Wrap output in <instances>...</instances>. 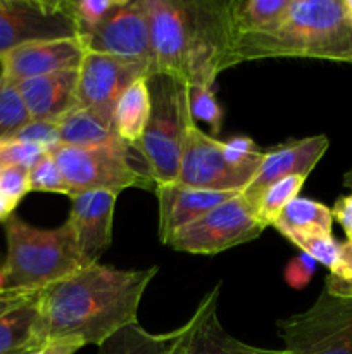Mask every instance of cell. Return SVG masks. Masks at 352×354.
Wrapping results in <instances>:
<instances>
[{
    "instance_id": "cell-17",
    "label": "cell",
    "mask_w": 352,
    "mask_h": 354,
    "mask_svg": "<svg viewBox=\"0 0 352 354\" xmlns=\"http://www.w3.org/2000/svg\"><path fill=\"white\" fill-rule=\"evenodd\" d=\"M219 286L214 287L188 320L183 354H290L286 349H266L245 344L228 334L217 318Z\"/></svg>"
},
{
    "instance_id": "cell-22",
    "label": "cell",
    "mask_w": 352,
    "mask_h": 354,
    "mask_svg": "<svg viewBox=\"0 0 352 354\" xmlns=\"http://www.w3.org/2000/svg\"><path fill=\"white\" fill-rule=\"evenodd\" d=\"M59 144L69 147H100L119 140L114 128L100 123L81 107L69 111L57 121Z\"/></svg>"
},
{
    "instance_id": "cell-13",
    "label": "cell",
    "mask_w": 352,
    "mask_h": 354,
    "mask_svg": "<svg viewBox=\"0 0 352 354\" xmlns=\"http://www.w3.org/2000/svg\"><path fill=\"white\" fill-rule=\"evenodd\" d=\"M88 48L85 37L24 44L0 57V76L21 83L61 71H78Z\"/></svg>"
},
{
    "instance_id": "cell-10",
    "label": "cell",
    "mask_w": 352,
    "mask_h": 354,
    "mask_svg": "<svg viewBox=\"0 0 352 354\" xmlns=\"http://www.w3.org/2000/svg\"><path fill=\"white\" fill-rule=\"evenodd\" d=\"M86 48L154 73L150 30L144 0H121L119 6L85 37Z\"/></svg>"
},
{
    "instance_id": "cell-42",
    "label": "cell",
    "mask_w": 352,
    "mask_h": 354,
    "mask_svg": "<svg viewBox=\"0 0 352 354\" xmlns=\"http://www.w3.org/2000/svg\"><path fill=\"white\" fill-rule=\"evenodd\" d=\"M344 6H345V10H347L349 19H351L352 23V0H344Z\"/></svg>"
},
{
    "instance_id": "cell-39",
    "label": "cell",
    "mask_w": 352,
    "mask_h": 354,
    "mask_svg": "<svg viewBox=\"0 0 352 354\" xmlns=\"http://www.w3.org/2000/svg\"><path fill=\"white\" fill-rule=\"evenodd\" d=\"M14 209H16V206L0 192V223H6V221L14 214Z\"/></svg>"
},
{
    "instance_id": "cell-11",
    "label": "cell",
    "mask_w": 352,
    "mask_h": 354,
    "mask_svg": "<svg viewBox=\"0 0 352 354\" xmlns=\"http://www.w3.org/2000/svg\"><path fill=\"white\" fill-rule=\"evenodd\" d=\"M251 180L252 176L238 171L228 162L223 151V140L200 130L192 118L186 124L176 182L193 189L242 194Z\"/></svg>"
},
{
    "instance_id": "cell-19",
    "label": "cell",
    "mask_w": 352,
    "mask_h": 354,
    "mask_svg": "<svg viewBox=\"0 0 352 354\" xmlns=\"http://www.w3.org/2000/svg\"><path fill=\"white\" fill-rule=\"evenodd\" d=\"M271 227L295 245L304 239L331 235L333 214L331 207L324 206L323 203L297 197L280 213Z\"/></svg>"
},
{
    "instance_id": "cell-7",
    "label": "cell",
    "mask_w": 352,
    "mask_h": 354,
    "mask_svg": "<svg viewBox=\"0 0 352 354\" xmlns=\"http://www.w3.org/2000/svg\"><path fill=\"white\" fill-rule=\"evenodd\" d=\"M290 354H352V297L321 290L306 311L276 322Z\"/></svg>"
},
{
    "instance_id": "cell-2",
    "label": "cell",
    "mask_w": 352,
    "mask_h": 354,
    "mask_svg": "<svg viewBox=\"0 0 352 354\" xmlns=\"http://www.w3.org/2000/svg\"><path fill=\"white\" fill-rule=\"evenodd\" d=\"M275 57L352 64V23L344 0H290L289 9L271 31L237 37L235 66Z\"/></svg>"
},
{
    "instance_id": "cell-20",
    "label": "cell",
    "mask_w": 352,
    "mask_h": 354,
    "mask_svg": "<svg viewBox=\"0 0 352 354\" xmlns=\"http://www.w3.org/2000/svg\"><path fill=\"white\" fill-rule=\"evenodd\" d=\"M152 113V97L148 78H140L131 83L114 111L113 128L121 142L133 147L141 140Z\"/></svg>"
},
{
    "instance_id": "cell-41",
    "label": "cell",
    "mask_w": 352,
    "mask_h": 354,
    "mask_svg": "<svg viewBox=\"0 0 352 354\" xmlns=\"http://www.w3.org/2000/svg\"><path fill=\"white\" fill-rule=\"evenodd\" d=\"M342 183H344V187H347V189L352 190V168L344 173V176H342Z\"/></svg>"
},
{
    "instance_id": "cell-24",
    "label": "cell",
    "mask_w": 352,
    "mask_h": 354,
    "mask_svg": "<svg viewBox=\"0 0 352 354\" xmlns=\"http://www.w3.org/2000/svg\"><path fill=\"white\" fill-rule=\"evenodd\" d=\"M289 6L290 0H233L231 12L237 33L255 35L271 31Z\"/></svg>"
},
{
    "instance_id": "cell-33",
    "label": "cell",
    "mask_w": 352,
    "mask_h": 354,
    "mask_svg": "<svg viewBox=\"0 0 352 354\" xmlns=\"http://www.w3.org/2000/svg\"><path fill=\"white\" fill-rule=\"evenodd\" d=\"M0 192L14 206H19L21 201L30 194V169L19 166L0 168Z\"/></svg>"
},
{
    "instance_id": "cell-9",
    "label": "cell",
    "mask_w": 352,
    "mask_h": 354,
    "mask_svg": "<svg viewBox=\"0 0 352 354\" xmlns=\"http://www.w3.org/2000/svg\"><path fill=\"white\" fill-rule=\"evenodd\" d=\"M81 37L68 0H0V57L31 41Z\"/></svg>"
},
{
    "instance_id": "cell-8",
    "label": "cell",
    "mask_w": 352,
    "mask_h": 354,
    "mask_svg": "<svg viewBox=\"0 0 352 354\" xmlns=\"http://www.w3.org/2000/svg\"><path fill=\"white\" fill-rule=\"evenodd\" d=\"M264 230L251 204L238 194L182 228L171 239L169 248L188 254L213 256L255 241Z\"/></svg>"
},
{
    "instance_id": "cell-5",
    "label": "cell",
    "mask_w": 352,
    "mask_h": 354,
    "mask_svg": "<svg viewBox=\"0 0 352 354\" xmlns=\"http://www.w3.org/2000/svg\"><path fill=\"white\" fill-rule=\"evenodd\" d=\"M231 2L186 0L185 83L214 88L217 76L233 64L237 41Z\"/></svg>"
},
{
    "instance_id": "cell-28",
    "label": "cell",
    "mask_w": 352,
    "mask_h": 354,
    "mask_svg": "<svg viewBox=\"0 0 352 354\" xmlns=\"http://www.w3.org/2000/svg\"><path fill=\"white\" fill-rule=\"evenodd\" d=\"M81 37H88L117 6L121 0H68Z\"/></svg>"
},
{
    "instance_id": "cell-36",
    "label": "cell",
    "mask_w": 352,
    "mask_h": 354,
    "mask_svg": "<svg viewBox=\"0 0 352 354\" xmlns=\"http://www.w3.org/2000/svg\"><path fill=\"white\" fill-rule=\"evenodd\" d=\"M331 214H333V221H337L344 228L349 244H352V194L338 197L331 207Z\"/></svg>"
},
{
    "instance_id": "cell-29",
    "label": "cell",
    "mask_w": 352,
    "mask_h": 354,
    "mask_svg": "<svg viewBox=\"0 0 352 354\" xmlns=\"http://www.w3.org/2000/svg\"><path fill=\"white\" fill-rule=\"evenodd\" d=\"M30 192L61 194V196L68 197L71 196L57 162L54 161V158L48 152L30 169Z\"/></svg>"
},
{
    "instance_id": "cell-14",
    "label": "cell",
    "mask_w": 352,
    "mask_h": 354,
    "mask_svg": "<svg viewBox=\"0 0 352 354\" xmlns=\"http://www.w3.org/2000/svg\"><path fill=\"white\" fill-rule=\"evenodd\" d=\"M328 147H330V140L326 135H311V137L295 138V140L285 142L269 151H264L261 166L251 183L242 192V197L251 206H254L259 196L278 180L286 178V176L307 178L321 161Z\"/></svg>"
},
{
    "instance_id": "cell-32",
    "label": "cell",
    "mask_w": 352,
    "mask_h": 354,
    "mask_svg": "<svg viewBox=\"0 0 352 354\" xmlns=\"http://www.w3.org/2000/svg\"><path fill=\"white\" fill-rule=\"evenodd\" d=\"M47 154L43 147L24 142H3L0 144V168L3 166H19L31 169L43 156Z\"/></svg>"
},
{
    "instance_id": "cell-3",
    "label": "cell",
    "mask_w": 352,
    "mask_h": 354,
    "mask_svg": "<svg viewBox=\"0 0 352 354\" xmlns=\"http://www.w3.org/2000/svg\"><path fill=\"white\" fill-rule=\"evenodd\" d=\"M3 230L6 290H43L88 265L68 221L57 228H38L12 214Z\"/></svg>"
},
{
    "instance_id": "cell-23",
    "label": "cell",
    "mask_w": 352,
    "mask_h": 354,
    "mask_svg": "<svg viewBox=\"0 0 352 354\" xmlns=\"http://www.w3.org/2000/svg\"><path fill=\"white\" fill-rule=\"evenodd\" d=\"M37 297L0 318V354H30L41 346L35 337Z\"/></svg>"
},
{
    "instance_id": "cell-31",
    "label": "cell",
    "mask_w": 352,
    "mask_h": 354,
    "mask_svg": "<svg viewBox=\"0 0 352 354\" xmlns=\"http://www.w3.org/2000/svg\"><path fill=\"white\" fill-rule=\"evenodd\" d=\"M340 245L342 244L335 241L333 235H316V237L297 242L295 248H299L300 252L311 256L314 261L326 266L331 272L338 263V258H340Z\"/></svg>"
},
{
    "instance_id": "cell-18",
    "label": "cell",
    "mask_w": 352,
    "mask_h": 354,
    "mask_svg": "<svg viewBox=\"0 0 352 354\" xmlns=\"http://www.w3.org/2000/svg\"><path fill=\"white\" fill-rule=\"evenodd\" d=\"M78 71H61L17 83L31 121H59L78 107Z\"/></svg>"
},
{
    "instance_id": "cell-12",
    "label": "cell",
    "mask_w": 352,
    "mask_h": 354,
    "mask_svg": "<svg viewBox=\"0 0 352 354\" xmlns=\"http://www.w3.org/2000/svg\"><path fill=\"white\" fill-rule=\"evenodd\" d=\"M148 76V71L141 66L88 52L78 69V107L95 116L106 127L113 128L114 111L124 90L137 80Z\"/></svg>"
},
{
    "instance_id": "cell-30",
    "label": "cell",
    "mask_w": 352,
    "mask_h": 354,
    "mask_svg": "<svg viewBox=\"0 0 352 354\" xmlns=\"http://www.w3.org/2000/svg\"><path fill=\"white\" fill-rule=\"evenodd\" d=\"M324 290L335 297H352V244L340 245V258L324 280Z\"/></svg>"
},
{
    "instance_id": "cell-6",
    "label": "cell",
    "mask_w": 352,
    "mask_h": 354,
    "mask_svg": "<svg viewBox=\"0 0 352 354\" xmlns=\"http://www.w3.org/2000/svg\"><path fill=\"white\" fill-rule=\"evenodd\" d=\"M130 151L124 142L117 140L100 147H69L57 144L48 149L64 176L69 197L95 190H107L119 196L123 190L154 185L145 171H140L130 161Z\"/></svg>"
},
{
    "instance_id": "cell-25",
    "label": "cell",
    "mask_w": 352,
    "mask_h": 354,
    "mask_svg": "<svg viewBox=\"0 0 352 354\" xmlns=\"http://www.w3.org/2000/svg\"><path fill=\"white\" fill-rule=\"evenodd\" d=\"M306 178L304 176H286V178L278 180L273 185H269L264 192L259 196V199L255 201L252 209H254L255 216L261 221V225L264 228L271 227L276 221V218L280 216L283 209L292 203L293 199H297L302 190Z\"/></svg>"
},
{
    "instance_id": "cell-1",
    "label": "cell",
    "mask_w": 352,
    "mask_h": 354,
    "mask_svg": "<svg viewBox=\"0 0 352 354\" xmlns=\"http://www.w3.org/2000/svg\"><path fill=\"white\" fill-rule=\"evenodd\" d=\"M157 273L159 266L119 270L86 265L38 294L35 337L40 344L75 337L85 346H100L121 328L138 324L140 301Z\"/></svg>"
},
{
    "instance_id": "cell-4",
    "label": "cell",
    "mask_w": 352,
    "mask_h": 354,
    "mask_svg": "<svg viewBox=\"0 0 352 354\" xmlns=\"http://www.w3.org/2000/svg\"><path fill=\"white\" fill-rule=\"evenodd\" d=\"M152 113L145 133L133 151L141 156L145 173L157 183L175 182L182 162L186 124L192 120L186 85L166 75L148 76Z\"/></svg>"
},
{
    "instance_id": "cell-38",
    "label": "cell",
    "mask_w": 352,
    "mask_h": 354,
    "mask_svg": "<svg viewBox=\"0 0 352 354\" xmlns=\"http://www.w3.org/2000/svg\"><path fill=\"white\" fill-rule=\"evenodd\" d=\"M81 348H85L83 341L75 337H66V339H55V341L43 342L40 348H37L30 354H75Z\"/></svg>"
},
{
    "instance_id": "cell-40",
    "label": "cell",
    "mask_w": 352,
    "mask_h": 354,
    "mask_svg": "<svg viewBox=\"0 0 352 354\" xmlns=\"http://www.w3.org/2000/svg\"><path fill=\"white\" fill-rule=\"evenodd\" d=\"M186 332H188V322H186V324L182 327V334H179L178 341H176V344H175V348H173L171 354H183V351H185Z\"/></svg>"
},
{
    "instance_id": "cell-37",
    "label": "cell",
    "mask_w": 352,
    "mask_h": 354,
    "mask_svg": "<svg viewBox=\"0 0 352 354\" xmlns=\"http://www.w3.org/2000/svg\"><path fill=\"white\" fill-rule=\"evenodd\" d=\"M41 290H3L0 292V318L19 308L21 304L35 299Z\"/></svg>"
},
{
    "instance_id": "cell-27",
    "label": "cell",
    "mask_w": 352,
    "mask_h": 354,
    "mask_svg": "<svg viewBox=\"0 0 352 354\" xmlns=\"http://www.w3.org/2000/svg\"><path fill=\"white\" fill-rule=\"evenodd\" d=\"M188 97V109L193 121H206L214 135L219 133L223 124V109L214 95V88L206 86H186Z\"/></svg>"
},
{
    "instance_id": "cell-26",
    "label": "cell",
    "mask_w": 352,
    "mask_h": 354,
    "mask_svg": "<svg viewBox=\"0 0 352 354\" xmlns=\"http://www.w3.org/2000/svg\"><path fill=\"white\" fill-rule=\"evenodd\" d=\"M30 121L17 83L0 76V144L12 140Z\"/></svg>"
},
{
    "instance_id": "cell-35",
    "label": "cell",
    "mask_w": 352,
    "mask_h": 354,
    "mask_svg": "<svg viewBox=\"0 0 352 354\" xmlns=\"http://www.w3.org/2000/svg\"><path fill=\"white\" fill-rule=\"evenodd\" d=\"M316 265L317 263L311 256L304 254V252L290 259L285 266V272H283V279H285L286 286L295 290L304 289L313 279L314 272H316Z\"/></svg>"
},
{
    "instance_id": "cell-15",
    "label": "cell",
    "mask_w": 352,
    "mask_h": 354,
    "mask_svg": "<svg viewBox=\"0 0 352 354\" xmlns=\"http://www.w3.org/2000/svg\"><path fill=\"white\" fill-rule=\"evenodd\" d=\"M117 194L95 190L71 197L68 223L75 232L79 252L88 265L99 263L113 242L114 206Z\"/></svg>"
},
{
    "instance_id": "cell-21",
    "label": "cell",
    "mask_w": 352,
    "mask_h": 354,
    "mask_svg": "<svg viewBox=\"0 0 352 354\" xmlns=\"http://www.w3.org/2000/svg\"><path fill=\"white\" fill-rule=\"evenodd\" d=\"M179 334L182 327L168 334H152L140 324H131L104 341L99 354H171Z\"/></svg>"
},
{
    "instance_id": "cell-43",
    "label": "cell",
    "mask_w": 352,
    "mask_h": 354,
    "mask_svg": "<svg viewBox=\"0 0 352 354\" xmlns=\"http://www.w3.org/2000/svg\"><path fill=\"white\" fill-rule=\"evenodd\" d=\"M3 261H6V256L0 254V268H2V266H3Z\"/></svg>"
},
{
    "instance_id": "cell-34",
    "label": "cell",
    "mask_w": 352,
    "mask_h": 354,
    "mask_svg": "<svg viewBox=\"0 0 352 354\" xmlns=\"http://www.w3.org/2000/svg\"><path fill=\"white\" fill-rule=\"evenodd\" d=\"M12 140L40 145V147H43L48 152V149L59 144L57 121H30Z\"/></svg>"
},
{
    "instance_id": "cell-16",
    "label": "cell",
    "mask_w": 352,
    "mask_h": 354,
    "mask_svg": "<svg viewBox=\"0 0 352 354\" xmlns=\"http://www.w3.org/2000/svg\"><path fill=\"white\" fill-rule=\"evenodd\" d=\"M235 196L238 194L193 189L182 185L176 180L157 183L155 197L159 203V239L162 244L169 245L171 239L182 228Z\"/></svg>"
}]
</instances>
